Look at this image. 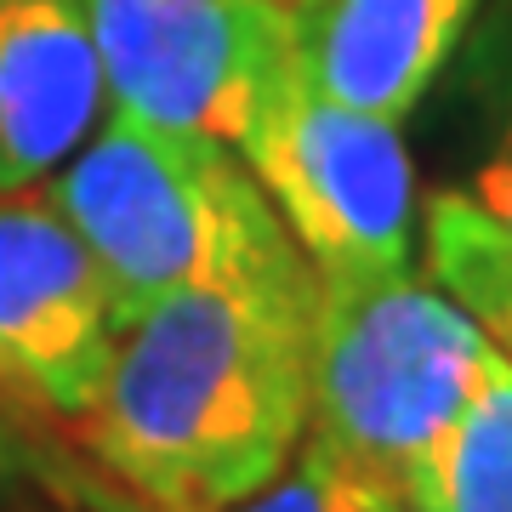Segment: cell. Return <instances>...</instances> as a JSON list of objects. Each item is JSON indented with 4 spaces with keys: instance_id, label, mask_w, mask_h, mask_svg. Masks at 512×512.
Segmentation results:
<instances>
[{
    "instance_id": "6da1fadb",
    "label": "cell",
    "mask_w": 512,
    "mask_h": 512,
    "mask_svg": "<svg viewBox=\"0 0 512 512\" xmlns=\"http://www.w3.org/2000/svg\"><path fill=\"white\" fill-rule=\"evenodd\" d=\"M313 319V262L154 302L120 330L97 404L74 421L92 461L160 512L251 495L308 433Z\"/></svg>"
},
{
    "instance_id": "7a4b0ae2",
    "label": "cell",
    "mask_w": 512,
    "mask_h": 512,
    "mask_svg": "<svg viewBox=\"0 0 512 512\" xmlns=\"http://www.w3.org/2000/svg\"><path fill=\"white\" fill-rule=\"evenodd\" d=\"M46 194L103 268L120 330L188 285L308 262L239 148L114 109L52 171Z\"/></svg>"
},
{
    "instance_id": "3957f363",
    "label": "cell",
    "mask_w": 512,
    "mask_h": 512,
    "mask_svg": "<svg viewBox=\"0 0 512 512\" xmlns=\"http://www.w3.org/2000/svg\"><path fill=\"white\" fill-rule=\"evenodd\" d=\"M484 353L478 319L410 262L319 279L308 433L410 490L473 393Z\"/></svg>"
},
{
    "instance_id": "277c9868",
    "label": "cell",
    "mask_w": 512,
    "mask_h": 512,
    "mask_svg": "<svg viewBox=\"0 0 512 512\" xmlns=\"http://www.w3.org/2000/svg\"><path fill=\"white\" fill-rule=\"evenodd\" d=\"M109 109L245 148L296 69V0H86Z\"/></svg>"
},
{
    "instance_id": "5b68a950",
    "label": "cell",
    "mask_w": 512,
    "mask_h": 512,
    "mask_svg": "<svg viewBox=\"0 0 512 512\" xmlns=\"http://www.w3.org/2000/svg\"><path fill=\"white\" fill-rule=\"evenodd\" d=\"M239 160L285 217L319 279L404 268L416 245V165L393 120L359 114L313 86L302 63Z\"/></svg>"
},
{
    "instance_id": "8992f818",
    "label": "cell",
    "mask_w": 512,
    "mask_h": 512,
    "mask_svg": "<svg viewBox=\"0 0 512 512\" xmlns=\"http://www.w3.org/2000/svg\"><path fill=\"white\" fill-rule=\"evenodd\" d=\"M120 319L103 268L52 194H0V387L80 421L109 376Z\"/></svg>"
},
{
    "instance_id": "52a82bcc",
    "label": "cell",
    "mask_w": 512,
    "mask_h": 512,
    "mask_svg": "<svg viewBox=\"0 0 512 512\" xmlns=\"http://www.w3.org/2000/svg\"><path fill=\"white\" fill-rule=\"evenodd\" d=\"M109 114L86 0H0V194L35 188Z\"/></svg>"
},
{
    "instance_id": "ba28073f",
    "label": "cell",
    "mask_w": 512,
    "mask_h": 512,
    "mask_svg": "<svg viewBox=\"0 0 512 512\" xmlns=\"http://www.w3.org/2000/svg\"><path fill=\"white\" fill-rule=\"evenodd\" d=\"M484 0H308L296 6V63L313 86L359 114L404 126Z\"/></svg>"
},
{
    "instance_id": "9c48e42d",
    "label": "cell",
    "mask_w": 512,
    "mask_h": 512,
    "mask_svg": "<svg viewBox=\"0 0 512 512\" xmlns=\"http://www.w3.org/2000/svg\"><path fill=\"white\" fill-rule=\"evenodd\" d=\"M461 120V188L512 234V0H484L473 29L450 57Z\"/></svg>"
},
{
    "instance_id": "30bf717a",
    "label": "cell",
    "mask_w": 512,
    "mask_h": 512,
    "mask_svg": "<svg viewBox=\"0 0 512 512\" xmlns=\"http://www.w3.org/2000/svg\"><path fill=\"white\" fill-rule=\"evenodd\" d=\"M410 495L421 512H512V365L495 342Z\"/></svg>"
},
{
    "instance_id": "8fae6325",
    "label": "cell",
    "mask_w": 512,
    "mask_h": 512,
    "mask_svg": "<svg viewBox=\"0 0 512 512\" xmlns=\"http://www.w3.org/2000/svg\"><path fill=\"white\" fill-rule=\"evenodd\" d=\"M427 239V274L478 319V330L512 365V234L495 228L467 194L444 188L421 211Z\"/></svg>"
},
{
    "instance_id": "7c38bea8",
    "label": "cell",
    "mask_w": 512,
    "mask_h": 512,
    "mask_svg": "<svg viewBox=\"0 0 512 512\" xmlns=\"http://www.w3.org/2000/svg\"><path fill=\"white\" fill-rule=\"evenodd\" d=\"M126 512H160V507L126 501ZM205 512H421V507L410 501L404 484L382 478L365 461L342 456L336 444L302 433L296 456L268 484H256L251 495H239L228 507H205Z\"/></svg>"
},
{
    "instance_id": "4fadbf2b",
    "label": "cell",
    "mask_w": 512,
    "mask_h": 512,
    "mask_svg": "<svg viewBox=\"0 0 512 512\" xmlns=\"http://www.w3.org/2000/svg\"><path fill=\"white\" fill-rule=\"evenodd\" d=\"M18 478V444L6 433V421H0V484H12Z\"/></svg>"
},
{
    "instance_id": "5bb4252c",
    "label": "cell",
    "mask_w": 512,
    "mask_h": 512,
    "mask_svg": "<svg viewBox=\"0 0 512 512\" xmlns=\"http://www.w3.org/2000/svg\"><path fill=\"white\" fill-rule=\"evenodd\" d=\"M296 6H308V0H296Z\"/></svg>"
}]
</instances>
